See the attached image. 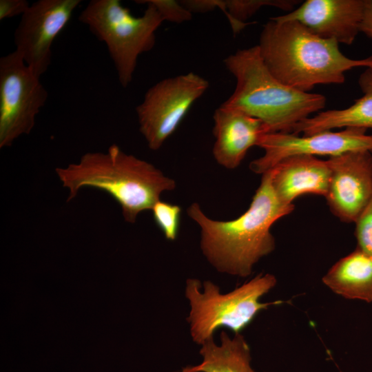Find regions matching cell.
I'll use <instances>...</instances> for the list:
<instances>
[{"label":"cell","instance_id":"cell-4","mask_svg":"<svg viewBox=\"0 0 372 372\" xmlns=\"http://www.w3.org/2000/svg\"><path fill=\"white\" fill-rule=\"evenodd\" d=\"M236 85L222 105L260 120L267 134L291 133L299 122L324 108L326 97L285 85L269 71L257 45L239 50L224 60Z\"/></svg>","mask_w":372,"mask_h":372},{"label":"cell","instance_id":"cell-15","mask_svg":"<svg viewBox=\"0 0 372 372\" xmlns=\"http://www.w3.org/2000/svg\"><path fill=\"white\" fill-rule=\"evenodd\" d=\"M362 96L344 109L320 112L297 123L291 133L310 135L325 130L359 127L372 129V65L358 78Z\"/></svg>","mask_w":372,"mask_h":372},{"label":"cell","instance_id":"cell-5","mask_svg":"<svg viewBox=\"0 0 372 372\" xmlns=\"http://www.w3.org/2000/svg\"><path fill=\"white\" fill-rule=\"evenodd\" d=\"M276 282L273 275L260 273L235 289L222 293L220 287L210 280L202 284L198 279H187L185 294L190 311L187 321L193 341L201 345L214 338L215 332L223 327L234 334L240 333L260 311L281 303L260 300Z\"/></svg>","mask_w":372,"mask_h":372},{"label":"cell","instance_id":"cell-17","mask_svg":"<svg viewBox=\"0 0 372 372\" xmlns=\"http://www.w3.org/2000/svg\"><path fill=\"white\" fill-rule=\"evenodd\" d=\"M220 338V344L214 338L201 344L202 362L186 366L181 372H256L251 366L249 344L240 333L231 338L222 331Z\"/></svg>","mask_w":372,"mask_h":372},{"label":"cell","instance_id":"cell-2","mask_svg":"<svg viewBox=\"0 0 372 372\" xmlns=\"http://www.w3.org/2000/svg\"><path fill=\"white\" fill-rule=\"evenodd\" d=\"M258 46L275 78L304 92L318 85L342 84L346 72L372 65V56L347 57L336 41L321 38L296 21L271 18L263 25Z\"/></svg>","mask_w":372,"mask_h":372},{"label":"cell","instance_id":"cell-19","mask_svg":"<svg viewBox=\"0 0 372 372\" xmlns=\"http://www.w3.org/2000/svg\"><path fill=\"white\" fill-rule=\"evenodd\" d=\"M154 220L166 239H176L181 214V207L165 201L158 200L152 207Z\"/></svg>","mask_w":372,"mask_h":372},{"label":"cell","instance_id":"cell-9","mask_svg":"<svg viewBox=\"0 0 372 372\" xmlns=\"http://www.w3.org/2000/svg\"><path fill=\"white\" fill-rule=\"evenodd\" d=\"M366 131L364 128L345 127L336 132L325 130L302 136L293 133H267L260 138L258 144L265 153L250 163L249 169L262 175L282 159L298 154L330 158L354 151L372 153V134H367Z\"/></svg>","mask_w":372,"mask_h":372},{"label":"cell","instance_id":"cell-1","mask_svg":"<svg viewBox=\"0 0 372 372\" xmlns=\"http://www.w3.org/2000/svg\"><path fill=\"white\" fill-rule=\"evenodd\" d=\"M271 176V170L262 175L248 209L234 220H212L197 203L188 207V216L200 229L202 252L218 271L249 276L255 265L274 250L276 241L271 228L291 214L295 206L279 200L272 187Z\"/></svg>","mask_w":372,"mask_h":372},{"label":"cell","instance_id":"cell-6","mask_svg":"<svg viewBox=\"0 0 372 372\" xmlns=\"http://www.w3.org/2000/svg\"><path fill=\"white\" fill-rule=\"evenodd\" d=\"M141 17H134L119 0H91L78 19L105 43L122 87L131 83L139 55L150 51L156 42L155 32L164 21L149 0Z\"/></svg>","mask_w":372,"mask_h":372},{"label":"cell","instance_id":"cell-18","mask_svg":"<svg viewBox=\"0 0 372 372\" xmlns=\"http://www.w3.org/2000/svg\"><path fill=\"white\" fill-rule=\"evenodd\" d=\"M301 1L298 0H227L223 11L227 16L234 34L240 32L246 25V20L254 14L261 7L273 6L285 11L291 12Z\"/></svg>","mask_w":372,"mask_h":372},{"label":"cell","instance_id":"cell-13","mask_svg":"<svg viewBox=\"0 0 372 372\" xmlns=\"http://www.w3.org/2000/svg\"><path fill=\"white\" fill-rule=\"evenodd\" d=\"M213 118L216 138L213 155L219 165L228 169L238 167L248 150L258 146L267 134L260 120L223 105L215 110Z\"/></svg>","mask_w":372,"mask_h":372},{"label":"cell","instance_id":"cell-16","mask_svg":"<svg viewBox=\"0 0 372 372\" xmlns=\"http://www.w3.org/2000/svg\"><path fill=\"white\" fill-rule=\"evenodd\" d=\"M322 281L344 298L372 302V258L356 248L338 260Z\"/></svg>","mask_w":372,"mask_h":372},{"label":"cell","instance_id":"cell-12","mask_svg":"<svg viewBox=\"0 0 372 372\" xmlns=\"http://www.w3.org/2000/svg\"><path fill=\"white\" fill-rule=\"evenodd\" d=\"M366 0H307L291 12L273 17L296 21L317 36L351 45L360 32Z\"/></svg>","mask_w":372,"mask_h":372},{"label":"cell","instance_id":"cell-8","mask_svg":"<svg viewBox=\"0 0 372 372\" xmlns=\"http://www.w3.org/2000/svg\"><path fill=\"white\" fill-rule=\"evenodd\" d=\"M208 87V81L189 72L163 79L147 90L136 112L139 131L149 149L162 147Z\"/></svg>","mask_w":372,"mask_h":372},{"label":"cell","instance_id":"cell-7","mask_svg":"<svg viewBox=\"0 0 372 372\" xmlns=\"http://www.w3.org/2000/svg\"><path fill=\"white\" fill-rule=\"evenodd\" d=\"M48 93L16 51L0 58V148L29 134Z\"/></svg>","mask_w":372,"mask_h":372},{"label":"cell","instance_id":"cell-20","mask_svg":"<svg viewBox=\"0 0 372 372\" xmlns=\"http://www.w3.org/2000/svg\"><path fill=\"white\" fill-rule=\"evenodd\" d=\"M354 223L356 248L372 258V198Z\"/></svg>","mask_w":372,"mask_h":372},{"label":"cell","instance_id":"cell-10","mask_svg":"<svg viewBox=\"0 0 372 372\" xmlns=\"http://www.w3.org/2000/svg\"><path fill=\"white\" fill-rule=\"evenodd\" d=\"M81 0H38L30 4L14 33L15 50L39 77L48 69L52 46Z\"/></svg>","mask_w":372,"mask_h":372},{"label":"cell","instance_id":"cell-11","mask_svg":"<svg viewBox=\"0 0 372 372\" xmlns=\"http://www.w3.org/2000/svg\"><path fill=\"white\" fill-rule=\"evenodd\" d=\"M330 178L325 199L331 213L355 223L372 198V153L354 151L327 159Z\"/></svg>","mask_w":372,"mask_h":372},{"label":"cell","instance_id":"cell-14","mask_svg":"<svg viewBox=\"0 0 372 372\" xmlns=\"http://www.w3.org/2000/svg\"><path fill=\"white\" fill-rule=\"evenodd\" d=\"M271 184L279 199L285 205L304 194L325 197L329 183L330 169L327 160L308 154L287 157L271 169Z\"/></svg>","mask_w":372,"mask_h":372},{"label":"cell","instance_id":"cell-22","mask_svg":"<svg viewBox=\"0 0 372 372\" xmlns=\"http://www.w3.org/2000/svg\"><path fill=\"white\" fill-rule=\"evenodd\" d=\"M30 6L27 0H0V20L19 15L21 17Z\"/></svg>","mask_w":372,"mask_h":372},{"label":"cell","instance_id":"cell-21","mask_svg":"<svg viewBox=\"0 0 372 372\" xmlns=\"http://www.w3.org/2000/svg\"><path fill=\"white\" fill-rule=\"evenodd\" d=\"M157 8L164 21L180 23L192 19V13L180 1L173 0H149Z\"/></svg>","mask_w":372,"mask_h":372},{"label":"cell","instance_id":"cell-23","mask_svg":"<svg viewBox=\"0 0 372 372\" xmlns=\"http://www.w3.org/2000/svg\"><path fill=\"white\" fill-rule=\"evenodd\" d=\"M360 32L364 34L367 37L372 39V0L365 1L364 11L360 25Z\"/></svg>","mask_w":372,"mask_h":372},{"label":"cell","instance_id":"cell-3","mask_svg":"<svg viewBox=\"0 0 372 372\" xmlns=\"http://www.w3.org/2000/svg\"><path fill=\"white\" fill-rule=\"evenodd\" d=\"M63 187L68 189V201L83 188L102 190L121 206L124 220L134 223L138 215L152 210L165 192L176 184L154 165L125 153L113 144L106 152H87L77 163L55 169Z\"/></svg>","mask_w":372,"mask_h":372}]
</instances>
